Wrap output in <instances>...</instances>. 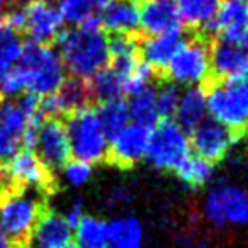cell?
I'll use <instances>...</instances> for the list:
<instances>
[{
	"instance_id": "cell-34",
	"label": "cell",
	"mask_w": 248,
	"mask_h": 248,
	"mask_svg": "<svg viewBox=\"0 0 248 248\" xmlns=\"http://www.w3.org/2000/svg\"><path fill=\"white\" fill-rule=\"evenodd\" d=\"M62 172L65 182L70 187L78 189V187H83L90 180V177L93 173V167L90 163L80 162V160H70V162H66L63 165Z\"/></svg>"
},
{
	"instance_id": "cell-13",
	"label": "cell",
	"mask_w": 248,
	"mask_h": 248,
	"mask_svg": "<svg viewBox=\"0 0 248 248\" xmlns=\"http://www.w3.org/2000/svg\"><path fill=\"white\" fill-rule=\"evenodd\" d=\"M24 9V34L36 45H49L63 31V17L58 7L46 0H31Z\"/></svg>"
},
{
	"instance_id": "cell-30",
	"label": "cell",
	"mask_w": 248,
	"mask_h": 248,
	"mask_svg": "<svg viewBox=\"0 0 248 248\" xmlns=\"http://www.w3.org/2000/svg\"><path fill=\"white\" fill-rule=\"evenodd\" d=\"M58 11L63 22H68L73 28H80L99 17V12L92 7L89 0H60Z\"/></svg>"
},
{
	"instance_id": "cell-11",
	"label": "cell",
	"mask_w": 248,
	"mask_h": 248,
	"mask_svg": "<svg viewBox=\"0 0 248 248\" xmlns=\"http://www.w3.org/2000/svg\"><path fill=\"white\" fill-rule=\"evenodd\" d=\"M189 140L190 150L196 153V156L209 163H216L221 162L231 152V148L236 145L238 140H241V135L231 131L226 126L207 117L204 123H201L190 133Z\"/></svg>"
},
{
	"instance_id": "cell-29",
	"label": "cell",
	"mask_w": 248,
	"mask_h": 248,
	"mask_svg": "<svg viewBox=\"0 0 248 248\" xmlns=\"http://www.w3.org/2000/svg\"><path fill=\"white\" fill-rule=\"evenodd\" d=\"M22 49H24L22 36L7 28L0 29V89H2V83L5 82L7 75L12 72V68L17 65Z\"/></svg>"
},
{
	"instance_id": "cell-28",
	"label": "cell",
	"mask_w": 248,
	"mask_h": 248,
	"mask_svg": "<svg viewBox=\"0 0 248 248\" xmlns=\"http://www.w3.org/2000/svg\"><path fill=\"white\" fill-rule=\"evenodd\" d=\"M179 180L187 187V189H202L211 182L214 175V165L199 156L190 155L179 169L175 170Z\"/></svg>"
},
{
	"instance_id": "cell-33",
	"label": "cell",
	"mask_w": 248,
	"mask_h": 248,
	"mask_svg": "<svg viewBox=\"0 0 248 248\" xmlns=\"http://www.w3.org/2000/svg\"><path fill=\"white\" fill-rule=\"evenodd\" d=\"M153 75H155V70L148 63L140 60L138 65L131 72V75L128 77L126 85H124V95H135V93L145 90L146 87H152Z\"/></svg>"
},
{
	"instance_id": "cell-48",
	"label": "cell",
	"mask_w": 248,
	"mask_h": 248,
	"mask_svg": "<svg viewBox=\"0 0 248 248\" xmlns=\"http://www.w3.org/2000/svg\"><path fill=\"white\" fill-rule=\"evenodd\" d=\"M219 248H223V247H219Z\"/></svg>"
},
{
	"instance_id": "cell-17",
	"label": "cell",
	"mask_w": 248,
	"mask_h": 248,
	"mask_svg": "<svg viewBox=\"0 0 248 248\" xmlns=\"http://www.w3.org/2000/svg\"><path fill=\"white\" fill-rule=\"evenodd\" d=\"M211 73L223 80L248 78V45L219 39L211 48Z\"/></svg>"
},
{
	"instance_id": "cell-35",
	"label": "cell",
	"mask_w": 248,
	"mask_h": 248,
	"mask_svg": "<svg viewBox=\"0 0 248 248\" xmlns=\"http://www.w3.org/2000/svg\"><path fill=\"white\" fill-rule=\"evenodd\" d=\"M63 216H65L66 223H68L70 226H72V230H73V228H75L77 224L80 223V219L85 216V213H83V202L80 199H77L75 202L70 206V209L66 211L65 214H63Z\"/></svg>"
},
{
	"instance_id": "cell-39",
	"label": "cell",
	"mask_w": 248,
	"mask_h": 248,
	"mask_svg": "<svg viewBox=\"0 0 248 248\" xmlns=\"http://www.w3.org/2000/svg\"><path fill=\"white\" fill-rule=\"evenodd\" d=\"M245 169H247V172H248V148H247V152H245Z\"/></svg>"
},
{
	"instance_id": "cell-25",
	"label": "cell",
	"mask_w": 248,
	"mask_h": 248,
	"mask_svg": "<svg viewBox=\"0 0 248 248\" xmlns=\"http://www.w3.org/2000/svg\"><path fill=\"white\" fill-rule=\"evenodd\" d=\"M77 248H107V221L97 216H85L73 228Z\"/></svg>"
},
{
	"instance_id": "cell-3",
	"label": "cell",
	"mask_w": 248,
	"mask_h": 248,
	"mask_svg": "<svg viewBox=\"0 0 248 248\" xmlns=\"http://www.w3.org/2000/svg\"><path fill=\"white\" fill-rule=\"evenodd\" d=\"M46 194L31 189H11L0 197V226L16 248H29L41 216Z\"/></svg>"
},
{
	"instance_id": "cell-41",
	"label": "cell",
	"mask_w": 248,
	"mask_h": 248,
	"mask_svg": "<svg viewBox=\"0 0 248 248\" xmlns=\"http://www.w3.org/2000/svg\"><path fill=\"white\" fill-rule=\"evenodd\" d=\"M14 2H19V4H22V2H31V0H14Z\"/></svg>"
},
{
	"instance_id": "cell-26",
	"label": "cell",
	"mask_w": 248,
	"mask_h": 248,
	"mask_svg": "<svg viewBox=\"0 0 248 248\" xmlns=\"http://www.w3.org/2000/svg\"><path fill=\"white\" fill-rule=\"evenodd\" d=\"M129 97L131 99L128 102V110L131 123L153 128L160 121L158 110H156V89L146 87L145 90Z\"/></svg>"
},
{
	"instance_id": "cell-9",
	"label": "cell",
	"mask_w": 248,
	"mask_h": 248,
	"mask_svg": "<svg viewBox=\"0 0 248 248\" xmlns=\"http://www.w3.org/2000/svg\"><path fill=\"white\" fill-rule=\"evenodd\" d=\"M2 177L11 189H31L49 194L53 175L39 160L34 150H21L11 160L0 165Z\"/></svg>"
},
{
	"instance_id": "cell-42",
	"label": "cell",
	"mask_w": 248,
	"mask_h": 248,
	"mask_svg": "<svg viewBox=\"0 0 248 248\" xmlns=\"http://www.w3.org/2000/svg\"><path fill=\"white\" fill-rule=\"evenodd\" d=\"M5 2H7V0H0V5H4Z\"/></svg>"
},
{
	"instance_id": "cell-23",
	"label": "cell",
	"mask_w": 248,
	"mask_h": 248,
	"mask_svg": "<svg viewBox=\"0 0 248 248\" xmlns=\"http://www.w3.org/2000/svg\"><path fill=\"white\" fill-rule=\"evenodd\" d=\"M184 39V32H170V34L150 36L140 45V55L143 62L148 63L153 70H165L170 58Z\"/></svg>"
},
{
	"instance_id": "cell-15",
	"label": "cell",
	"mask_w": 248,
	"mask_h": 248,
	"mask_svg": "<svg viewBox=\"0 0 248 248\" xmlns=\"http://www.w3.org/2000/svg\"><path fill=\"white\" fill-rule=\"evenodd\" d=\"M140 29L150 36L182 32L184 21L175 0H141L140 2Z\"/></svg>"
},
{
	"instance_id": "cell-1",
	"label": "cell",
	"mask_w": 248,
	"mask_h": 248,
	"mask_svg": "<svg viewBox=\"0 0 248 248\" xmlns=\"http://www.w3.org/2000/svg\"><path fill=\"white\" fill-rule=\"evenodd\" d=\"M66 82V70L58 51L51 45H24L17 65L2 83L0 95L12 97L21 93L45 99L55 93Z\"/></svg>"
},
{
	"instance_id": "cell-7",
	"label": "cell",
	"mask_w": 248,
	"mask_h": 248,
	"mask_svg": "<svg viewBox=\"0 0 248 248\" xmlns=\"http://www.w3.org/2000/svg\"><path fill=\"white\" fill-rule=\"evenodd\" d=\"M163 72L175 85H202L211 75V48L201 38H184Z\"/></svg>"
},
{
	"instance_id": "cell-40",
	"label": "cell",
	"mask_w": 248,
	"mask_h": 248,
	"mask_svg": "<svg viewBox=\"0 0 248 248\" xmlns=\"http://www.w3.org/2000/svg\"><path fill=\"white\" fill-rule=\"evenodd\" d=\"M4 28V12L0 11V29Z\"/></svg>"
},
{
	"instance_id": "cell-45",
	"label": "cell",
	"mask_w": 248,
	"mask_h": 248,
	"mask_svg": "<svg viewBox=\"0 0 248 248\" xmlns=\"http://www.w3.org/2000/svg\"><path fill=\"white\" fill-rule=\"evenodd\" d=\"M70 248H77V247H73V245H72V247H70Z\"/></svg>"
},
{
	"instance_id": "cell-38",
	"label": "cell",
	"mask_w": 248,
	"mask_h": 248,
	"mask_svg": "<svg viewBox=\"0 0 248 248\" xmlns=\"http://www.w3.org/2000/svg\"><path fill=\"white\" fill-rule=\"evenodd\" d=\"M89 2L92 4V7L95 9L97 12H100L107 4H109V2H112V0H89Z\"/></svg>"
},
{
	"instance_id": "cell-22",
	"label": "cell",
	"mask_w": 248,
	"mask_h": 248,
	"mask_svg": "<svg viewBox=\"0 0 248 248\" xmlns=\"http://www.w3.org/2000/svg\"><path fill=\"white\" fill-rule=\"evenodd\" d=\"M145 228L136 216H117L107 221V248H143Z\"/></svg>"
},
{
	"instance_id": "cell-4",
	"label": "cell",
	"mask_w": 248,
	"mask_h": 248,
	"mask_svg": "<svg viewBox=\"0 0 248 248\" xmlns=\"http://www.w3.org/2000/svg\"><path fill=\"white\" fill-rule=\"evenodd\" d=\"M68 131L72 156L80 162L95 165L107 158L109 136L104 131L95 109L85 106L68 116L65 124Z\"/></svg>"
},
{
	"instance_id": "cell-20",
	"label": "cell",
	"mask_w": 248,
	"mask_h": 248,
	"mask_svg": "<svg viewBox=\"0 0 248 248\" xmlns=\"http://www.w3.org/2000/svg\"><path fill=\"white\" fill-rule=\"evenodd\" d=\"M73 243V230L65 216L46 209L31 238L34 248H70Z\"/></svg>"
},
{
	"instance_id": "cell-16",
	"label": "cell",
	"mask_w": 248,
	"mask_h": 248,
	"mask_svg": "<svg viewBox=\"0 0 248 248\" xmlns=\"http://www.w3.org/2000/svg\"><path fill=\"white\" fill-rule=\"evenodd\" d=\"M248 0H224L221 2L207 31L219 34V39L230 43H247Z\"/></svg>"
},
{
	"instance_id": "cell-44",
	"label": "cell",
	"mask_w": 248,
	"mask_h": 248,
	"mask_svg": "<svg viewBox=\"0 0 248 248\" xmlns=\"http://www.w3.org/2000/svg\"><path fill=\"white\" fill-rule=\"evenodd\" d=\"M247 43H248V26H247Z\"/></svg>"
},
{
	"instance_id": "cell-10",
	"label": "cell",
	"mask_w": 248,
	"mask_h": 248,
	"mask_svg": "<svg viewBox=\"0 0 248 248\" xmlns=\"http://www.w3.org/2000/svg\"><path fill=\"white\" fill-rule=\"evenodd\" d=\"M32 150H36V155L49 172L63 169V165L70 162L72 156L65 123L56 117H46L36 131Z\"/></svg>"
},
{
	"instance_id": "cell-2",
	"label": "cell",
	"mask_w": 248,
	"mask_h": 248,
	"mask_svg": "<svg viewBox=\"0 0 248 248\" xmlns=\"http://www.w3.org/2000/svg\"><path fill=\"white\" fill-rule=\"evenodd\" d=\"M55 43L65 70L77 80L89 82L109 65V38L99 17L80 28L63 29Z\"/></svg>"
},
{
	"instance_id": "cell-6",
	"label": "cell",
	"mask_w": 248,
	"mask_h": 248,
	"mask_svg": "<svg viewBox=\"0 0 248 248\" xmlns=\"http://www.w3.org/2000/svg\"><path fill=\"white\" fill-rule=\"evenodd\" d=\"M189 135L173 119L158 121L152 128L146 160L160 172H175L190 156Z\"/></svg>"
},
{
	"instance_id": "cell-37",
	"label": "cell",
	"mask_w": 248,
	"mask_h": 248,
	"mask_svg": "<svg viewBox=\"0 0 248 248\" xmlns=\"http://www.w3.org/2000/svg\"><path fill=\"white\" fill-rule=\"evenodd\" d=\"M0 248H16L14 243H12L7 234H5V231L2 230V226H0Z\"/></svg>"
},
{
	"instance_id": "cell-12",
	"label": "cell",
	"mask_w": 248,
	"mask_h": 248,
	"mask_svg": "<svg viewBox=\"0 0 248 248\" xmlns=\"http://www.w3.org/2000/svg\"><path fill=\"white\" fill-rule=\"evenodd\" d=\"M150 136H152V128L129 123L126 128H123L109 140L107 156L114 165L123 167V169L136 165L143 158H146Z\"/></svg>"
},
{
	"instance_id": "cell-31",
	"label": "cell",
	"mask_w": 248,
	"mask_h": 248,
	"mask_svg": "<svg viewBox=\"0 0 248 248\" xmlns=\"http://www.w3.org/2000/svg\"><path fill=\"white\" fill-rule=\"evenodd\" d=\"M89 90L90 95L93 99H99L100 102L110 99H119L123 97V89H121V83L117 80V77L114 75L112 70L107 66L102 72H99L92 80H89Z\"/></svg>"
},
{
	"instance_id": "cell-43",
	"label": "cell",
	"mask_w": 248,
	"mask_h": 248,
	"mask_svg": "<svg viewBox=\"0 0 248 248\" xmlns=\"http://www.w3.org/2000/svg\"><path fill=\"white\" fill-rule=\"evenodd\" d=\"M2 100H4V97H0V107H2Z\"/></svg>"
},
{
	"instance_id": "cell-46",
	"label": "cell",
	"mask_w": 248,
	"mask_h": 248,
	"mask_svg": "<svg viewBox=\"0 0 248 248\" xmlns=\"http://www.w3.org/2000/svg\"><path fill=\"white\" fill-rule=\"evenodd\" d=\"M46 2H51V0H46Z\"/></svg>"
},
{
	"instance_id": "cell-32",
	"label": "cell",
	"mask_w": 248,
	"mask_h": 248,
	"mask_svg": "<svg viewBox=\"0 0 248 248\" xmlns=\"http://www.w3.org/2000/svg\"><path fill=\"white\" fill-rule=\"evenodd\" d=\"M180 90L175 83H165L156 89V110H158L160 121L173 119L177 106H179Z\"/></svg>"
},
{
	"instance_id": "cell-19",
	"label": "cell",
	"mask_w": 248,
	"mask_h": 248,
	"mask_svg": "<svg viewBox=\"0 0 248 248\" xmlns=\"http://www.w3.org/2000/svg\"><path fill=\"white\" fill-rule=\"evenodd\" d=\"M141 0H112L99 12L100 28L114 36H131L140 29Z\"/></svg>"
},
{
	"instance_id": "cell-21",
	"label": "cell",
	"mask_w": 248,
	"mask_h": 248,
	"mask_svg": "<svg viewBox=\"0 0 248 248\" xmlns=\"http://www.w3.org/2000/svg\"><path fill=\"white\" fill-rule=\"evenodd\" d=\"M175 123L180 128L190 135L201 123L207 119V95L206 89L201 85L187 87L180 92L179 106L175 110Z\"/></svg>"
},
{
	"instance_id": "cell-47",
	"label": "cell",
	"mask_w": 248,
	"mask_h": 248,
	"mask_svg": "<svg viewBox=\"0 0 248 248\" xmlns=\"http://www.w3.org/2000/svg\"><path fill=\"white\" fill-rule=\"evenodd\" d=\"M196 248H199V247H196ZM201 248H202V247H201Z\"/></svg>"
},
{
	"instance_id": "cell-36",
	"label": "cell",
	"mask_w": 248,
	"mask_h": 248,
	"mask_svg": "<svg viewBox=\"0 0 248 248\" xmlns=\"http://www.w3.org/2000/svg\"><path fill=\"white\" fill-rule=\"evenodd\" d=\"M129 199H131V192L124 187H119V189L110 192V202L112 204H126L129 202Z\"/></svg>"
},
{
	"instance_id": "cell-18",
	"label": "cell",
	"mask_w": 248,
	"mask_h": 248,
	"mask_svg": "<svg viewBox=\"0 0 248 248\" xmlns=\"http://www.w3.org/2000/svg\"><path fill=\"white\" fill-rule=\"evenodd\" d=\"M89 99H92L89 90V83L83 80H66L60 90L55 93L41 99V110L45 117H60L70 116L75 110L82 109L87 106Z\"/></svg>"
},
{
	"instance_id": "cell-14",
	"label": "cell",
	"mask_w": 248,
	"mask_h": 248,
	"mask_svg": "<svg viewBox=\"0 0 248 248\" xmlns=\"http://www.w3.org/2000/svg\"><path fill=\"white\" fill-rule=\"evenodd\" d=\"M32 128L16 100L0 107V165L24 150L26 136Z\"/></svg>"
},
{
	"instance_id": "cell-24",
	"label": "cell",
	"mask_w": 248,
	"mask_h": 248,
	"mask_svg": "<svg viewBox=\"0 0 248 248\" xmlns=\"http://www.w3.org/2000/svg\"><path fill=\"white\" fill-rule=\"evenodd\" d=\"M184 24L207 31L221 0H175Z\"/></svg>"
},
{
	"instance_id": "cell-8",
	"label": "cell",
	"mask_w": 248,
	"mask_h": 248,
	"mask_svg": "<svg viewBox=\"0 0 248 248\" xmlns=\"http://www.w3.org/2000/svg\"><path fill=\"white\" fill-rule=\"evenodd\" d=\"M204 216L216 228H241L248 224V192L234 184L219 182L204 199Z\"/></svg>"
},
{
	"instance_id": "cell-5",
	"label": "cell",
	"mask_w": 248,
	"mask_h": 248,
	"mask_svg": "<svg viewBox=\"0 0 248 248\" xmlns=\"http://www.w3.org/2000/svg\"><path fill=\"white\" fill-rule=\"evenodd\" d=\"M207 95V116L243 136L248 129V78L214 83Z\"/></svg>"
},
{
	"instance_id": "cell-27",
	"label": "cell",
	"mask_w": 248,
	"mask_h": 248,
	"mask_svg": "<svg viewBox=\"0 0 248 248\" xmlns=\"http://www.w3.org/2000/svg\"><path fill=\"white\" fill-rule=\"evenodd\" d=\"M95 112H97V116H99V121H100V124H102L104 131L109 136V140L131 123V119H129L128 102H126L123 97L104 100V102L99 104Z\"/></svg>"
}]
</instances>
